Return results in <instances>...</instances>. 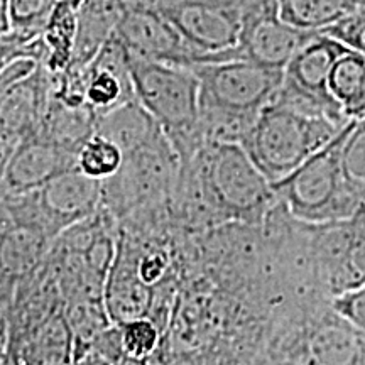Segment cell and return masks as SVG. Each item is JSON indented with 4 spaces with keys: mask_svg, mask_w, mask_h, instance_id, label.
Masks as SVG:
<instances>
[{
    "mask_svg": "<svg viewBox=\"0 0 365 365\" xmlns=\"http://www.w3.org/2000/svg\"><path fill=\"white\" fill-rule=\"evenodd\" d=\"M198 2H225V0H129V4H134V6L145 7L150 9V11H158L163 14L171 11V9Z\"/></svg>",
    "mask_w": 365,
    "mask_h": 365,
    "instance_id": "cell-28",
    "label": "cell"
},
{
    "mask_svg": "<svg viewBox=\"0 0 365 365\" xmlns=\"http://www.w3.org/2000/svg\"><path fill=\"white\" fill-rule=\"evenodd\" d=\"M325 34L331 36L352 51L365 54V7H357L335 26L328 27Z\"/></svg>",
    "mask_w": 365,
    "mask_h": 365,
    "instance_id": "cell-24",
    "label": "cell"
},
{
    "mask_svg": "<svg viewBox=\"0 0 365 365\" xmlns=\"http://www.w3.org/2000/svg\"><path fill=\"white\" fill-rule=\"evenodd\" d=\"M102 299L105 314L113 325L145 318L153 304V286L143 281L139 261L132 259L122 245L107 272Z\"/></svg>",
    "mask_w": 365,
    "mask_h": 365,
    "instance_id": "cell-13",
    "label": "cell"
},
{
    "mask_svg": "<svg viewBox=\"0 0 365 365\" xmlns=\"http://www.w3.org/2000/svg\"><path fill=\"white\" fill-rule=\"evenodd\" d=\"M239 4L242 14L239 44L212 61L249 59L259 65L284 70L301 46L314 34L296 29L282 21L277 0H239Z\"/></svg>",
    "mask_w": 365,
    "mask_h": 365,
    "instance_id": "cell-8",
    "label": "cell"
},
{
    "mask_svg": "<svg viewBox=\"0 0 365 365\" xmlns=\"http://www.w3.org/2000/svg\"><path fill=\"white\" fill-rule=\"evenodd\" d=\"M357 7V0H277L281 19L307 33H325Z\"/></svg>",
    "mask_w": 365,
    "mask_h": 365,
    "instance_id": "cell-20",
    "label": "cell"
},
{
    "mask_svg": "<svg viewBox=\"0 0 365 365\" xmlns=\"http://www.w3.org/2000/svg\"><path fill=\"white\" fill-rule=\"evenodd\" d=\"M210 202L237 220H259L277 203L272 182L242 144L207 143L193 158Z\"/></svg>",
    "mask_w": 365,
    "mask_h": 365,
    "instance_id": "cell-4",
    "label": "cell"
},
{
    "mask_svg": "<svg viewBox=\"0 0 365 365\" xmlns=\"http://www.w3.org/2000/svg\"><path fill=\"white\" fill-rule=\"evenodd\" d=\"M41 66H44L43 63L33 56H14L7 59V61H4L2 71H0L2 91L33 78Z\"/></svg>",
    "mask_w": 365,
    "mask_h": 365,
    "instance_id": "cell-26",
    "label": "cell"
},
{
    "mask_svg": "<svg viewBox=\"0 0 365 365\" xmlns=\"http://www.w3.org/2000/svg\"><path fill=\"white\" fill-rule=\"evenodd\" d=\"M195 53V63H207L232 51L240 39L239 0L198 2L164 12Z\"/></svg>",
    "mask_w": 365,
    "mask_h": 365,
    "instance_id": "cell-9",
    "label": "cell"
},
{
    "mask_svg": "<svg viewBox=\"0 0 365 365\" xmlns=\"http://www.w3.org/2000/svg\"><path fill=\"white\" fill-rule=\"evenodd\" d=\"M135 100L129 53L115 34L85 70V102L95 115L115 110Z\"/></svg>",
    "mask_w": 365,
    "mask_h": 365,
    "instance_id": "cell-12",
    "label": "cell"
},
{
    "mask_svg": "<svg viewBox=\"0 0 365 365\" xmlns=\"http://www.w3.org/2000/svg\"><path fill=\"white\" fill-rule=\"evenodd\" d=\"M352 122L298 170L284 180L272 182L277 202L284 205L296 220L308 225L345 222L362 207L344 171V145Z\"/></svg>",
    "mask_w": 365,
    "mask_h": 365,
    "instance_id": "cell-2",
    "label": "cell"
},
{
    "mask_svg": "<svg viewBox=\"0 0 365 365\" xmlns=\"http://www.w3.org/2000/svg\"><path fill=\"white\" fill-rule=\"evenodd\" d=\"M118 327V336H120L122 355L134 362L143 364L161 345V335L156 323L153 319L137 318Z\"/></svg>",
    "mask_w": 365,
    "mask_h": 365,
    "instance_id": "cell-22",
    "label": "cell"
},
{
    "mask_svg": "<svg viewBox=\"0 0 365 365\" xmlns=\"http://www.w3.org/2000/svg\"><path fill=\"white\" fill-rule=\"evenodd\" d=\"M330 91L349 120L365 118V54L346 49L333 65Z\"/></svg>",
    "mask_w": 365,
    "mask_h": 365,
    "instance_id": "cell-19",
    "label": "cell"
},
{
    "mask_svg": "<svg viewBox=\"0 0 365 365\" xmlns=\"http://www.w3.org/2000/svg\"><path fill=\"white\" fill-rule=\"evenodd\" d=\"M103 181L85 175L78 166L54 176L33 193L12 196L26 227L46 235H56L75 222L85 220L98 207Z\"/></svg>",
    "mask_w": 365,
    "mask_h": 365,
    "instance_id": "cell-7",
    "label": "cell"
},
{
    "mask_svg": "<svg viewBox=\"0 0 365 365\" xmlns=\"http://www.w3.org/2000/svg\"><path fill=\"white\" fill-rule=\"evenodd\" d=\"M85 0H59L43 33L46 44L44 66L51 73L65 71L71 63L78 34V12Z\"/></svg>",
    "mask_w": 365,
    "mask_h": 365,
    "instance_id": "cell-18",
    "label": "cell"
},
{
    "mask_svg": "<svg viewBox=\"0 0 365 365\" xmlns=\"http://www.w3.org/2000/svg\"><path fill=\"white\" fill-rule=\"evenodd\" d=\"M73 365H108L103 359H100V362H95V360H90L86 357V354H78L75 355V364Z\"/></svg>",
    "mask_w": 365,
    "mask_h": 365,
    "instance_id": "cell-29",
    "label": "cell"
},
{
    "mask_svg": "<svg viewBox=\"0 0 365 365\" xmlns=\"http://www.w3.org/2000/svg\"><path fill=\"white\" fill-rule=\"evenodd\" d=\"M59 0H0L2 61L22 46L43 38L49 17Z\"/></svg>",
    "mask_w": 365,
    "mask_h": 365,
    "instance_id": "cell-15",
    "label": "cell"
},
{
    "mask_svg": "<svg viewBox=\"0 0 365 365\" xmlns=\"http://www.w3.org/2000/svg\"><path fill=\"white\" fill-rule=\"evenodd\" d=\"M168 257L164 252H149L148 255L139 259V274L143 277L145 284L154 286L158 281H161V277L166 274L168 269Z\"/></svg>",
    "mask_w": 365,
    "mask_h": 365,
    "instance_id": "cell-27",
    "label": "cell"
},
{
    "mask_svg": "<svg viewBox=\"0 0 365 365\" xmlns=\"http://www.w3.org/2000/svg\"><path fill=\"white\" fill-rule=\"evenodd\" d=\"M330 304L350 325L365 333V281L333 296Z\"/></svg>",
    "mask_w": 365,
    "mask_h": 365,
    "instance_id": "cell-25",
    "label": "cell"
},
{
    "mask_svg": "<svg viewBox=\"0 0 365 365\" xmlns=\"http://www.w3.org/2000/svg\"><path fill=\"white\" fill-rule=\"evenodd\" d=\"M129 53V51H127ZM135 98L166 132L180 161H193L207 144L200 129V80L190 66L129 53Z\"/></svg>",
    "mask_w": 365,
    "mask_h": 365,
    "instance_id": "cell-1",
    "label": "cell"
},
{
    "mask_svg": "<svg viewBox=\"0 0 365 365\" xmlns=\"http://www.w3.org/2000/svg\"><path fill=\"white\" fill-rule=\"evenodd\" d=\"M161 132L163 127L137 98L97 117V125H95V134L113 140L124 150L125 156L149 144Z\"/></svg>",
    "mask_w": 365,
    "mask_h": 365,
    "instance_id": "cell-16",
    "label": "cell"
},
{
    "mask_svg": "<svg viewBox=\"0 0 365 365\" xmlns=\"http://www.w3.org/2000/svg\"><path fill=\"white\" fill-rule=\"evenodd\" d=\"M346 124L271 103L259 113L244 149L271 182H277L327 145Z\"/></svg>",
    "mask_w": 365,
    "mask_h": 365,
    "instance_id": "cell-3",
    "label": "cell"
},
{
    "mask_svg": "<svg viewBox=\"0 0 365 365\" xmlns=\"http://www.w3.org/2000/svg\"><path fill=\"white\" fill-rule=\"evenodd\" d=\"M200 80V108L244 115H259L276 102L284 70L249 59L195 63L190 65Z\"/></svg>",
    "mask_w": 365,
    "mask_h": 365,
    "instance_id": "cell-5",
    "label": "cell"
},
{
    "mask_svg": "<svg viewBox=\"0 0 365 365\" xmlns=\"http://www.w3.org/2000/svg\"><path fill=\"white\" fill-rule=\"evenodd\" d=\"M129 0H85L78 12V34L68 66L86 68L115 34Z\"/></svg>",
    "mask_w": 365,
    "mask_h": 365,
    "instance_id": "cell-14",
    "label": "cell"
},
{
    "mask_svg": "<svg viewBox=\"0 0 365 365\" xmlns=\"http://www.w3.org/2000/svg\"><path fill=\"white\" fill-rule=\"evenodd\" d=\"M75 333L65 317H54L34 331L17 355V365H73Z\"/></svg>",
    "mask_w": 365,
    "mask_h": 365,
    "instance_id": "cell-17",
    "label": "cell"
},
{
    "mask_svg": "<svg viewBox=\"0 0 365 365\" xmlns=\"http://www.w3.org/2000/svg\"><path fill=\"white\" fill-rule=\"evenodd\" d=\"M125 154L113 140L93 134L78 150L76 164L85 175L97 180H110L122 170Z\"/></svg>",
    "mask_w": 365,
    "mask_h": 365,
    "instance_id": "cell-21",
    "label": "cell"
},
{
    "mask_svg": "<svg viewBox=\"0 0 365 365\" xmlns=\"http://www.w3.org/2000/svg\"><path fill=\"white\" fill-rule=\"evenodd\" d=\"M78 154L36 132L22 139L2 163V188L9 196H21L43 188L54 176L76 164Z\"/></svg>",
    "mask_w": 365,
    "mask_h": 365,
    "instance_id": "cell-11",
    "label": "cell"
},
{
    "mask_svg": "<svg viewBox=\"0 0 365 365\" xmlns=\"http://www.w3.org/2000/svg\"><path fill=\"white\" fill-rule=\"evenodd\" d=\"M344 171L350 188L365 203V118L352 122L344 145Z\"/></svg>",
    "mask_w": 365,
    "mask_h": 365,
    "instance_id": "cell-23",
    "label": "cell"
},
{
    "mask_svg": "<svg viewBox=\"0 0 365 365\" xmlns=\"http://www.w3.org/2000/svg\"><path fill=\"white\" fill-rule=\"evenodd\" d=\"M115 38L135 56L190 66L195 59L176 26L163 12L129 4L118 22Z\"/></svg>",
    "mask_w": 365,
    "mask_h": 365,
    "instance_id": "cell-10",
    "label": "cell"
},
{
    "mask_svg": "<svg viewBox=\"0 0 365 365\" xmlns=\"http://www.w3.org/2000/svg\"><path fill=\"white\" fill-rule=\"evenodd\" d=\"M346 49V46L331 36L314 33L284 68V80L274 103L349 124L350 120L330 91L333 65Z\"/></svg>",
    "mask_w": 365,
    "mask_h": 365,
    "instance_id": "cell-6",
    "label": "cell"
}]
</instances>
